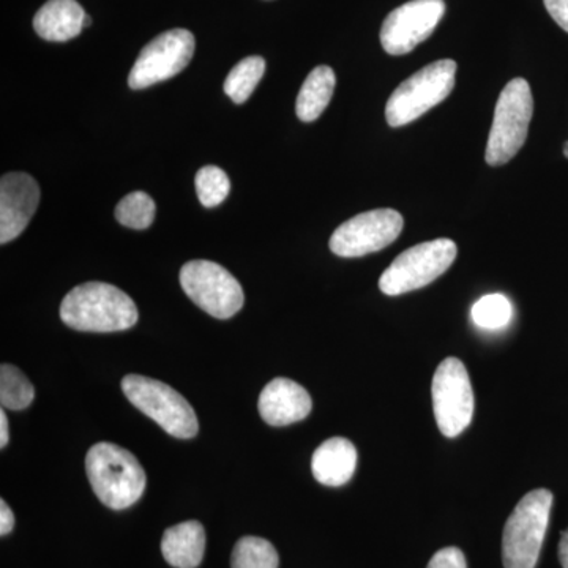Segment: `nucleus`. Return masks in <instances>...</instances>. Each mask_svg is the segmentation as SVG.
<instances>
[{
	"label": "nucleus",
	"instance_id": "1",
	"mask_svg": "<svg viewBox=\"0 0 568 568\" xmlns=\"http://www.w3.org/2000/svg\"><path fill=\"white\" fill-rule=\"evenodd\" d=\"M61 320L80 332H121L138 323L133 298L112 284L91 282L73 287L61 305Z\"/></svg>",
	"mask_w": 568,
	"mask_h": 568
},
{
	"label": "nucleus",
	"instance_id": "2",
	"mask_svg": "<svg viewBox=\"0 0 568 568\" xmlns=\"http://www.w3.org/2000/svg\"><path fill=\"white\" fill-rule=\"evenodd\" d=\"M85 473L93 493L112 510L132 507L148 485L145 470L132 452L112 443L95 444L88 452Z\"/></svg>",
	"mask_w": 568,
	"mask_h": 568
},
{
	"label": "nucleus",
	"instance_id": "3",
	"mask_svg": "<svg viewBox=\"0 0 568 568\" xmlns=\"http://www.w3.org/2000/svg\"><path fill=\"white\" fill-rule=\"evenodd\" d=\"M551 507L552 495L548 489H534L519 500L504 528V567L536 568Z\"/></svg>",
	"mask_w": 568,
	"mask_h": 568
},
{
	"label": "nucleus",
	"instance_id": "4",
	"mask_svg": "<svg viewBox=\"0 0 568 568\" xmlns=\"http://www.w3.org/2000/svg\"><path fill=\"white\" fill-rule=\"evenodd\" d=\"M534 97L529 82L515 78L500 92L489 132L485 160L489 166H503L514 159L528 138Z\"/></svg>",
	"mask_w": 568,
	"mask_h": 568
},
{
	"label": "nucleus",
	"instance_id": "5",
	"mask_svg": "<svg viewBox=\"0 0 568 568\" xmlns=\"http://www.w3.org/2000/svg\"><path fill=\"white\" fill-rule=\"evenodd\" d=\"M457 62L443 59L429 63L395 89L386 106L387 123L394 129L417 121L450 95L455 88Z\"/></svg>",
	"mask_w": 568,
	"mask_h": 568
},
{
	"label": "nucleus",
	"instance_id": "6",
	"mask_svg": "<svg viewBox=\"0 0 568 568\" xmlns=\"http://www.w3.org/2000/svg\"><path fill=\"white\" fill-rule=\"evenodd\" d=\"M122 390L134 407L162 426L168 435L192 439L200 432L192 405L168 384L152 377L129 375L122 379Z\"/></svg>",
	"mask_w": 568,
	"mask_h": 568
},
{
	"label": "nucleus",
	"instance_id": "7",
	"mask_svg": "<svg viewBox=\"0 0 568 568\" xmlns=\"http://www.w3.org/2000/svg\"><path fill=\"white\" fill-rule=\"evenodd\" d=\"M457 244L450 239L418 244L406 250L379 278V290L386 295H402L420 290L446 274L457 260Z\"/></svg>",
	"mask_w": 568,
	"mask_h": 568
},
{
	"label": "nucleus",
	"instance_id": "8",
	"mask_svg": "<svg viewBox=\"0 0 568 568\" xmlns=\"http://www.w3.org/2000/svg\"><path fill=\"white\" fill-rule=\"evenodd\" d=\"M181 286L193 304L216 320H230L244 306L241 283L212 261H190L183 265Z\"/></svg>",
	"mask_w": 568,
	"mask_h": 568
},
{
	"label": "nucleus",
	"instance_id": "9",
	"mask_svg": "<svg viewBox=\"0 0 568 568\" xmlns=\"http://www.w3.org/2000/svg\"><path fill=\"white\" fill-rule=\"evenodd\" d=\"M436 424L446 437H457L470 425L474 416L473 384L465 364L448 357L437 366L432 386Z\"/></svg>",
	"mask_w": 568,
	"mask_h": 568
},
{
	"label": "nucleus",
	"instance_id": "10",
	"mask_svg": "<svg viewBox=\"0 0 568 568\" xmlns=\"http://www.w3.org/2000/svg\"><path fill=\"white\" fill-rule=\"evenodd\" d=\"M194 48L196 41L193 33L185 29H173L155 37L138 55L130 71V88L140 91L156 82L171 80L186 69L193 59Z\"/></svg>",
	"mask_w": 568,
	"mask_h": 568
},
{
	"label": "nucleus",
	"instance_id": "11",
	"mask_svg": "<svg viewBox=\"0 0 568 568\" xmlns=\"http://www.w3.org/2000/svg\"><path fill=\"white\" fill-rule=\"evenodd\" d=\"M402 213L394 209H377L358 213L332 234L331 250L336 256L361 257L381 252L394 244L403 231Z\"/></svg>",
	"mask_w": 568,
	"mask_h": 568
},
{
	"label": "nucleus",
	"instance_id": "12",
	"mask_svg": "<svg viewBox=\"0 0 568 568\" xmlns=\"http://www.w3.org/2000/svg\"><path fill=\"white\" fill-rule=\"evenodd\" d=\"M446 14L444 0H410L392 11L381 29V44L390 55H405L424 43Z\"/></svg>",
	"mask_w": 568,
	"mask_h": 568
},
{
	"label": "nucleus",
	"instance_id": "13",
	"mask_svg": "<svg viewBox=\"0 0 568 568\" xmlns=\"http://www.w3.org/2000/svg\"><path fill=\"white\" fill-rule=\"evenodd\" d=\"M39 204L40 186L32 175H3L0 181V244H9L22 234Z\"/></svg>",
	"mask_w": 568,
	"mask_h": 568
},
{
	"label": "nucleus",
	"instance_id": "14",
	"mask_svg": "<svg viewBox=\"0 0 568 568\" xmlns=\"http://www.w3.org/2000/svg\"><path fill=\"white\" fill-rule=\"evenodd\" d=\"M261 417L271 426H287L304 420L312 413V396L301 384L276 377L261 392L257 402Z\"/></svg>",
	"mask_w": 568,
	"mask_h": 568
},
{
	"label": "nucleus",
	"instance_id": "15",
	"mask_svg": "<svg viewBox=\"0 0 568 568\" xmlns=\"http://www.w3.org/2000/svg\"><path fill=\"white\" fill-rule=\"evenodd\" d=\"M357 467V448L345 437H332L316 448L312 459L313 476L325 487H343Z\"/></svg>",
	"mask_w": 568,
	"mask_h": 568
},
{
	"label": "nucleus",
	"instance_id": "16",
	"mask_svg": "<svg viewBox=\"0 0 568 568\" xmlns=\"http://www.w3.org/2000/svg\"><path fill=\"white\" fill-rule=\"evenodd\" d=\"M88 14L77 0H48L33 18V29L41 39L69 41L80 36Z\"/></svg>",
	"mask_w": 568,
	"mask_h": 568
},
{
	"label": "nucleus",
	"instance_id": "17",
	"mask_svg": "<svg viewBox=\"0 0 568 568\" xmlns=\"http://www.w3.org/2000/svg\"><path fill=\"white\" fill-rule=\"evenodd\" d=\"M205 530L197 521L173 526L162 538L163 558L175 568H196L203 562Z\"/></svg>",
	"mask_w": 568,
	"mask_h": 568
},
{
	"label": "nucleus",
	"instance_id": "18",
	"mask_svg": "<svg viewBox=\"0 0 568 568\" xmlns=\"http://www.w3.org/2000/svg\"><path fill=\"white\" fill-rule=\"evenodd\" d=\"M336 85L335 71L327 65L316 67L312 73L306 77L301 92H298L295 112L302 122H315L321 118L325 108L331 103L334 97Z\"/></svg>",
	"mask_w": 568,
	"mask_h": 568
},
{
	"label": "nucleus",
	"instance_id": "19",
	"mask_svg": "<svg viewBox=\"0 0 568 568\" xmlns=\"http://www.w3.org/2000/svg\"><path fill=\"white\" fill-rule=\"evenodd\" d=\"M265 61L260 55H252L237 63L224 81V93L234 103L242 104L252 97L254 89L263 80Z\"/></svg>",
	"mask_w": 568,
	"mask_h": 568
},
{
	"label": "nucleus",
	"instance_id": "20",
	"mask_svg": "<svg viewBox=\"0 0 568 568\" xmlns=\"http://www.w3.org/2000/svg\"><path fill=\"white\" fill-rule=\"evenodd\" d=\"M36 388L17 366H0V403L3 409L21 410L32 405Z\"/></svg>",
	"mask_w": 568,
	"mask_h": 568
},
{
	"label": "nucleus",
	"instance_id": "21",
	"mask_svg": "<svg viewBox=\"0 0 568 568\" xmlns=\"http://www.w3.org/2000/svg\"><path fill=\"white\" fill-rule=\"evenodd\" d=\"M278 552L271 541L261 537H244L235 544L231 567L278 568Z\"/></svg>",
	"mask_w": 568,
	"mask_h": 568
},
{
	"label": "nucleus",
	"instance_id": "22",
	"mask_svg": "<svg viewBox=\"0 0 568 568\" xmlns=\"http://www.w3.org/2000/svg\"><path fill=\"white\" fill-rule=\"evenodd\" d=\"M514 316V306L503 294H489L473 306V321L484 331H499L507 327Z\"/></svg>",
	"mask_w": 568,
	"mask_h": 568
},
{
	"label": "nucleus",
	"instance_id": "23",
	"mask_svg": "<svg viewBox=\"0 0 568 568\" xmlns=\"http://www.w3.org/2000/svg\"><path fill=\"white\" fill-rule=\"evenodd\" d=\"M155 203L144 192L126 194L115 207L118 222L132 230H148L155 220Z\"/></svg>",
	"mask_w": 568,
	"mask_h": 568
},
{
	"label": "nucleus",
	"instance_id": "24",
	"mask_svg": "<svg viewBox=\"0 0 568 568\" xmlns=\"http://www.w3.org/2000/svg\"><path fill=\"white\" fill-rule=\"evenodd\" d=\"M194 185L201 204L209 209L222 204L231 192L230 178L219 166L201 168L194 179Z\"/></svg>",
	"mask_w": 568,
	"mask_h": 568
},
{
	"label": "nucleus",
	"instance_id": "25",
	"mask_svg": "<svg viewBox=\"0 0 568 568\" xmlns=\"http://www.w3.org/2000/svg\"><path fill=\"white\" fill-rule=\"evenodd\" d=\"M426 568H467V564L462 549L447 547L439 549Z\"/></svg>",
	"mask_w": 568,
	"mask_h": 568
},
{
	"label": "nucleus",
	"instance_id": "26",
	"mask_svg": "<svg viewBox=\"0 0 568 568\" xmlns=\"http://www.w3.org/2000/svg\"><path fill=\"white\" fill-rule=\"evenodd\" d=\"M544 2L552 20L568 32V0H544Z\"/></svg>",
	"mask_w": 568,
	"mask_h": 568
},
{
	"label": "nucleus",
	"instance_id": "27",
	"mask_svg": "<svg viewBox=\"0 0 568 568\" xmlns=\"http://www.w3.org/2000/svg\"><path fill=\"white\" fill-rule=\"evenodd\" d=\"M14 528V515L11 508L7 506L6 500H0V534L7 536Z\"/></svg>",
	"mask_w": 568,
	"mask_h": 568
},
{
	"label": "nucleus",
	"instance_id": "28",
	"mask_svg": "<svg viewBox=\"0 0 568 568\" xmlns=\"http://www.w3.org/2000/svg\"><path fill=\"white\" fill-rule=\"evenodd\" d=\"M9 444V420L6 410L0 413V447L6 448Z\"/></svg>",
	"mask_w": 568,
	"mask_h": 568
},
{
	"label": "nucleus",
	"instance_id": "29",
	"mask_svg": "<svg viewBox=\"0 0 568 568\" xmlns=\"http://www.w3.org/2000/svg\"><path fill=\"white\" fill-rule=\"evenodd\" d=\"M559 560L562 568H568V529L560 537Z\"/></svg>",
	"mask_w": 568,
	"mask_h": 568
},
{
	"label": "nucleus",
	"instance_id": "30",
	"mask_svg": "<svg viewBox=\"0 0 568 568\" xmlns=\"http://www.w3.org/2000/svg\"><path fill=\"white\" fill-rule=\"evenodd\" d=\"M92 24V20H91V17H85V20H84V28H89V26Z\"/></svg>",
	"mask_w": 568,
	"mask_h": 568
},
{
	"label": "nucleus",
	"instance_id": "31",
	"mask_svg": "<svg viewBox=\"0 0 568 568\" xmlns=\"http://www.w3.org/2000/svg\"><path fill=\"white\" fill-rule=\"evenodd\" d=\"M564 155L568 159V142H566V145H564Z\"/></svg>",
	"mask_w": 568,
	"mask_h": 568
}]
</instances>
